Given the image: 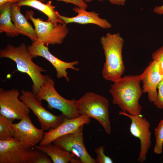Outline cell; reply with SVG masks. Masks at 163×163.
Instances as JSON below:
<instances>
[{"label": "cell", "instance_id": "1", "mask_svg": "<svg viewBox=\"0 0 163 163\" xmlns=\"http://www.w3.org/2000/svg\"><path fill=\"white\" fill-rule=\"evenodd\" d=\"M141 81V75H125L113 80L109 90L113 104L130 114L141 115L142 107L139 102L143 93Z\"/></svg>", "mask_w": 163, "mask_h": 163}, {"label": "cell", "instance_id": "2", "mask_svg": "<svg viewBox=\"0 0 163 163\" xmlns=\"http://www.w3.org/2000/svg\"><path fill=\"white\" fill-rule=\"evenodd\" d=\"M0 58H6L13 61L16 63L17 70L27 74L32 82V92L36 96L41 86L50 77L43 75L41 72L46 70L34 63L29 53L27 46L24 43L15 47L8 44L5 48L0 50Z\"/></svg>", "mask_w": 163, "mask_h": 163}, {"label": "cell", "instance_id": "3", "mask_svg": "<svg viewBox=\"0 0 163 163\" xmlns=\"http://www.w3.org/2000/svg\"><path fill=\"white\" fill-rule=\"evenodd\" d=\"M100 41L105 57L102 76L112 82L121 77L125 70L122 56L124 40L119 32H107L100 38Z\"/></svg>", "mask_w": 163, "mask_h": 163}, {"label": "cell", "instance_id": "4", "mask_svg": "<svg viewBox=\"0 0 163 163\" xmlns=\"http://www.w3.org/2000/svg\"><path fill=\"white\" fill-rule=\"evenodd\" d=\"M75 106L77 112L80 115L96 120L107 134H110L109 102L105 97L92 92H88L76 101Z\"/></svg>", "mask_w": 163, "mask_h": 163}, {"label": "cell", "instance_id": "5", "mask_svg": "<svg viewBox=\"0 0 163 163\" xmlns=\"http://www.w3.org/2000/svg\"><path fill=\"white\" fill-rule=\"evenodd\" d=\"M54 85L53 79L50 77L41 86L36 96L37 100L41 103L42 100L46 101L49 108L59 110L68 119L75 118L80 116L76 110V100L74 99L69 100L63 97L56 90Z\"/></svg>", "mask_w": 163, "mask_h": 163}, {"label": "cell", "instance_id": "6", "mask_svg": "<svg viewBox=\"0 0 163 163\" xmlns=\"http://www.w3.org/2000/svg\"><path fill=\"white\" fill-rule=\"evenodd\" d=\"M25 13L26 18L31 20L34 24L37 40L47 46L62 43L69 31L67 24L59 23L55 26L47 20L44 21L39 18H35L32 10L26 11Z\"/></svg>", "mask_w": 163, "mask_h": 163}, {"label": "cell", "instance_id": "7", "mask_svg": "<svg viewBox=\"0 0 163 163\" xmlns=\"http://www.w3.org/2000/svg\"><path fill=\"white\" fill-rule=\"evenodd\" d=\"M19 98L37 117L41 129L44 130L49 131L56 128L66 117L62 114L59 116L54 115L45 109L32 91L22 90Z\"/></svg>", "mask_w": 163, "mask_h": 163}, {"label": "cell", "instance_id": "8", "mask_svg": "<svg viewBox=\"0 0 163 163\" xmlns=\"http://www.w3.org/2000/svg\"><path fill=\"white\" fill-rule=\"evenodd\" d=\"M19 90L0 88V114L7 118L21 120L29 115L30 108L19 98Z\"/></svg>", "mask_w": 163, "mask_h": 163}, {"label": "cell", "instance_id": "9", "mask_svg": "<svg viewBox=\"0 0 163 163\" xmlns=\"http://www.w3.org/2000/svg\"><path fill=\"white\" fill-rule=\"evenodd\" d=\"M84 125H82L71 133L55 139L52 143L73 154L81 163H96V159L88 153L84 144L83 135Z\"/></svg>", "mask_w": 163, "mask_h": 163}, {"label": "cell", "instance_id": "10", "mask_svg": "<svg viewBox=\"0 0 163 163\" xmlns=\"http://www.w3.org/2000/svg\"><path fill=\"white\" fill-rule=\"evenodd\" d=\"M119 114L126 116L131 120L130 132L132 135L139 139L140 143V150L137 161L143 163L146 160V155L151 144L150 123L141 114L132 115L122 111L119 112Z\"/></svg>", "mask_w": 163, "mask_h": 163}, {"label": "cell", "instance_id": "11", "mask_svg": "<svg viewBox=\"0 0 163 163\" xmlns=\"http://www.w3.org/2000/svg\"><path fill=\"white\" fill-rule=\"evenodd\" d=\"M29 53L33 58L39 56L42 57L48 61L55 68L58 78H65L66 81L69 82L66 71L67 69H71L79 71V69L75 67L79 62L77 60L70 62L63 61L52 54L49 50L48 46H46L42 42L37 40L33 42L31 45L27 46Z\"/></svg>", "mask_w": 163, "mask_h": 163}, {"label": "cell", "instance_id": "12", "mask_svg": "<svg viewBox=\"0 0 163 163\" xmlns=\"http://www.w3.org/2000/svg\"><path fill=\"white\" fill-rule=\"evenodd\" d=\"M13 137L29 149L40 143L44 135V130L38 129L32 123L29 115L22 118L19 122L13 123Z\"/></svg>", "mask_w": 163, "mask_h": 163}, {"label": "cell", "instance_id": "13", "mask_svg": "<svg viewBox=\"0 0 163 163\" xmlns=\"http://www.w3.org/2000/svg\"><path fill=\"white\" fill-rule=\"evenodd\" d=\"M28 149L14 137L0 139V163H25Z\"/></svg>", "mask_w": 163, "mask_h": 163}, {"label": "cell", "instance_id": "14", "mask_svg": "<svg viewBox=\"0 0 163 163\" xmlns=\"http://www.w3.org/2000/svg\"><path fill=\"white\" fill-rule=\"evenodd\" d=\"M91 122L90 118L80 115L73 119L65 118L62 123L56 128L44 133L43 138L39 145H45L52 143L55 139L76 130L82 125L88 124Z\"/></svg>", "mask_w": 163, "mask_h": 163}, {"label": "cell", "instance_id": "15", "mask_svg": "<svg viewBox=\"0 0 163 163\" xmlns=\"http://www.w3.org/2000/svg\"><path fill=\"white\" fill-rule=\"evenodd\" d=\"M141 75L143 93H147L149 101L153 103L157 97L158 86L163 78L157 63L153 60L151 61Z\"/></svg>", "mask_w": 163, "mask_h": 163}, {"label": "cell", "instance_id": "16", "mask_svg": "<svg viewBox=\"0 0 163 163\" xmlns=\"http://www.w3.org/2000/svg\"><path fill=\"white\" fill-rule=\"evenodd\" d=\"M73 11L78 14L75 16L68 17L59 14V18L66 24L76 23L82 24H93L104 29L111 28L112 25L106 19L99 17V14L94 11H88L86 9L78 7H74Z\"/></svg>", "mask_w": 163, "mask_h": 163}, {"label": "cell", "instance_id": "17", "mask_svg": "<svg viewBox=\"0 0 163 163\" xmlns=\"http://www.w3.org/2000/svg\"><path fill=\"white\" fill-rule=\"evenodd\" d=\"M20 7L17 3H11V15L12 21L20 34L27 36L33 42H35L37 40L35 29L22 14Z\"/></svg>", "mask_w": 163, "mask_h": 163}, {"label": "cell", "instance_id": "18", "mask_svg": "<svg viewBox=\"0 0 163 163\" xmlns=\"http://www.w3.org/2000/svg\"><path fill=\"white\" fill-rule=\"evenodd\" d=\"M34 147L45 152L53 163H81L73 154L52 143L43 145H36Z\"/></svg>", "mask_w": 163, "mask_h": 163}, {"label": "cell", "instance_id": "19", "mask_svg": "<svg viewBox=\"0 0 163 163\" xmlns=\"http://www.w3.org/2000/svg\"><path fill=\"white\" fill-rule=\"evenodd\" d=\"M51 1L44 4L39 0H24L17 4L21 7L27 6L33 8L41 11L47 16V21L52 23L55 26L58 23H64L59 17V14L55 10V7L52 4Z\"/></svg>", "mask_w": 163, "mask_h": 163}, {"label": "cell", "instance_id": "20", "mask_svg": "<svg viewBox=\"0 0 163 163\" xmlns=\"http://www.w3.org/2000/svg\"><path fill=\"white\" fill-rule=\"evenodd\" d=\"M11 4L8 2L0 5V33L5 32L8 36L14 37L20 34L11 21Z\"/></svg>", "mask_w": 163, "mask_h": 163}, {"label": "cell", "instance_id": "21", "mask_svg": "<svg viewBox=\"0 0 163 163\" xmlns=\"http://www.w3.org/2000/svg\"><path fill=\"white\" fill-rule=\"evenodd\" d=\"M50 157L43 151L35 147L28 149L25 163H52Z\"/></svg>", "mask_w": 163, "mask_h": 163}, {"label": "cell", "instance_id": "22", "mask_svg": "<svg viewBox=\"0 0 163 163\" xmlns=\"http://www.w3.org/2000/svg\"><path fill=\"white\" fill-rule=\"evenodd\" d=\"M14 120L0 114V139L7 140L13 137L12 125Z\"/></svg>", "mask_w": 163, "mask_h": 163}, {"label": "cell", "instance_id": "23", "mask_svg": "<svg viewBox=\"0 0 163 163\" xmlns=\"http://www.w3.org/2000/svg\"><path fill=\"white\" fill-rule=\"evenodd\" d=\"M154 133L156 141L154 152L157 154H160L162 152L163 145V119L161 120L154 129Z\"/></svg>", "mask_w": 163, "mask_h": 163}, {"label": "cell", "instance_id": "24", "mask_svg": "<svg viewBox=\"0 0 163 163\" xmlns=\"http://www.w3.org/2000/svg\"><path fill=\"white\" fill-rule=\"evenodd\" d=\"M152 58L157 63L160 73L163 78V45L152 53Z\"/></svg>", "mask_w": 163, "mask_h": 163}, {"label": "cell", "instance_id": "25", "mask_svg": "<svg viewBox=\"0 0 163 163\" xmlns=\"http://www.w3.org/2000/svg\"><path fill=\"white\" fill-rule=\"evenodd\" d=\"M104 147L100 146L95 149L97 154L96 159V163H113L112 159L109 156L106 155L104 152Z\"/></svg>", "mask_w": 163, "mask_h": 163}, {"label": "cell", "instance_id": "26", "mask_svg": "<svg viewBox=\"0 0 163 163\" xmlns=\"http://www.w3.org/2000/svg\"><path fill=\"white\" fill-rule=\"evenodd\" d=\"M157 89V97L153 103L158 108L163 109V78L159 83Z\"/></svg>", "mask_w": 163, "mask_h": 163}, {"label": "cell", "instance_id": "27", "mask_svg": "<svg viewBox=\"0 0 163 163\" xmlns=\"http://www.w3.org/2000/svg\"><path fill=\"white\" fill-rule=\"evenodd\" d=\"M41 2H43L44 0H39ZM58 1H62L67 3H71L75 5L77 7L82 8L86 9L88 8L87 4L83 0H56Z\"/></svg>", "mask_w": 163, "mask_h": 163}, {"label": "cell", "instance_id": "28", "mask_svg": "<svg viewBox=\"0 0 163 163\" xmlns=\"http://www.w3.org/2000/svg\"><path fill=\"white\" fill-rule=\"evenodd\" d=\"M99 1H102L104 0H107L110 3L113 5H117L123 6L125 5L126 0H98Z\"/></svg>", "mask_w": 163, "mask_h": 163}, {"label": "cell", "instance_id": "29", "mask_svg": "<svg viewBox=\"0 0 163 163\" xmlns=\"http://www.w3.org/2000/svg\"><path fill=\"white\" fill-rule=\"evenodd\" d=\"M153 12L158 15H163V4L161 6H156L153 9Z\"/></svg>", "mask_w": 163, "mask_h": 163}, {"label": "cell", "instance_id": "30", "mask_svg": "<svg viewBox=\"0 0 163 163\" xmlns=\"http://www.w3.org/2000/svg\"><path fill=\"white\" fill-rule=\"evenodd\" d=\"M23 0H0V5L8 2L11 3H18Z\"/></svg>", "mask_w": 163, "mask_h": 163}, {"label": "cell", "instance_id": "31", "mask_svg": "<svg viewBox=\"0 0 163 163\" xmlns=\"http://www.w3.org/2000/svg\"><path fill=\"white\" fill-rule=\"evenodd\" d=\"M84 1H85L86 2H91L93 0H83Z\"/></svg>", "mask_w": 163, "mask_h": 163}]
</instances>
